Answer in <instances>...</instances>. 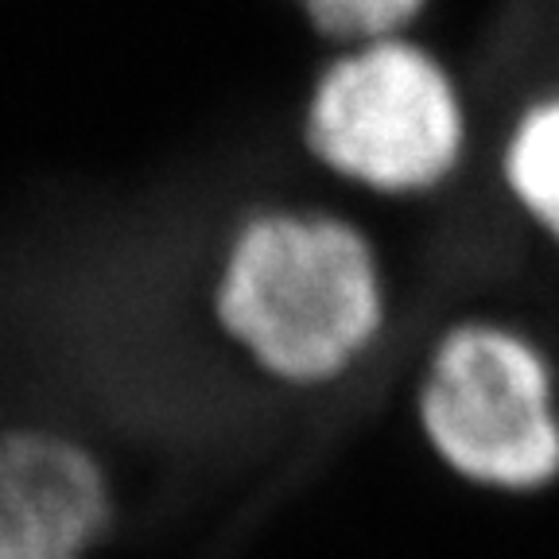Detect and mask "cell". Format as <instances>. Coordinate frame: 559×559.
<instances>
[{
	"label": "cell",
	"instance_id": "2",
	"mask_svg": "<svg viewBox=\"0 0 559 559\" xmlns=\"http://www.w3.org/2000/svg\"><path fill=\"white\" fill-rule=\"evenodd\" d=\"M299 129L311 164L369 202L436 199L459 183L478 144L459 70L416 32L326 55Z\"/></svg>",
	"mask_w": 559,
	"mask_h": 559
},
{
	"label": "cell",
	"instance_id": "1",
	"mask_svg": "<svg viewBox=\"0 0 559 559\" xmlns=\"http://www.w3.org/2000/svg\"><path fill=\"white\" fill-rule=\"evenodd\" d=\"M214 323L272 384L319 393L354 381L396 323L381 245L346 210H253L218 261Z\"/></svg>",
	"mask_w": 559,
	"mask_h": 559
},
{
	"label": "cell",
	"instance_id": "5",
	"mask_svg": "<svg viewBox=\"0 0 559 559\" xmlns=\"http://www.w3.org/2000/svg\"><path fill=\"white\" fill-rule=\"evenodd\" d=\"M489 140L493 187L559 253V82L524 97Z\"/></svg>",
	"mask_w": 559,
	"mask_h": 559
},
{
	"label": "cell",
	"instance_id": "3",
	"mask_svg": "<svg viewBox=\"0 0 559 559\" xmlns=\"http://www.w3.org/2000/svg\"><path fill=\"white\" fill-rule=\"evenodd\" d=\"M412 424L454 481L533 498L559 481V361L501 314L443 323L412 369Z\"/></svg>",
	"mask_w": 559,
	"mask_h": 559
},
{
	"label": "cell",
	"instance_id": "4",
	"mask_svg": "<svg viewBox=\"0 0 559 559\" xmlns=\"http://www.w3.org/2000/svg\"><path fill=\"white\" fill-rule=\"evenodd\" d=\"M114 486L82 439L0 428V559H90L114 533Z\"/></svg>",
	"mask_w": 559,
	"mask_h": 559
},
{
	"label": "cell",
	"instance_id": "6",
	"mask_svg": "<svg viewBox=\"0 0 559 559\" xmlns=\"http://www.w3.org/2000/svg\"><path fill=\"white\" fill-rule=\"evenodd\" d=\"M311 32L331 51L384 35L416 32L431 12V0H292Z\"/></svg>",
	"mask_w": 559,
	"mask_h": 559
}]
</instances>
